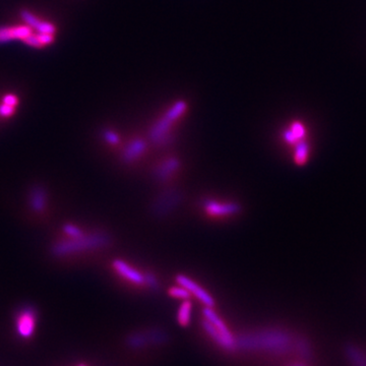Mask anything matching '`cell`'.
<instances>
[{"label": "cell", "instance_id": "6da1fadb", "mask_svg": "<svg viewBox=\"0 0 366 366\" xmlns=\"http://www.w3.org/2000/svg\"><path fill=\"white\" fill-rule=\"evenodd\" d=\"M291 345V336L279 329H264L245 333L236 339V348L246 350L285 351Z\"/></svg>", "mask_w": 366, "mask_h": 366}, {"label": "cell", "instance_id": "7a4b0ae2", "mask_svg": "<svg viewBox=\"0 0 366 366\" xmlns=\"http://www.w3.org/2000/svg\"><path fill=\"white\" fill-rule=\"evenodd\" d=\"M109 236L103 232H94L80 237L70 238L54 244L51 248L55 256H64L84 250H92L106 246L109 243Z\"/></svg>", "mask_w": 366, "mask_h": 366}, {"label": "cell", "instance_id": "3957f363", "mask_svg": "<svg viewBox=\"0 0 366 366\" xmlns=\"http://www.w3.org/2000/svg\"><path fill=\"white\" fill-rule=\"evenodd\" d=\"M182 193L179 189H166L156 198L153 204V213L158 217H165L181 202Z\"/></svg>", "mask_w": 366, "mask_h": 366}, {"label": "cell", "instance_id": "277c9868", "mask_svg": "<svg viewBox=\"0 0 366 366\" xmlns=\"http://www.w3.org/2000/svg\"><path fill=\"white\" fill-rule=\"evenodd\" d=\"M203 209L212 217H229L241 211V207L237 203H223L211 199H207L203 202Z\"/></svg>", "mask_w": 366, "mask_h": 366}, {"label": "cell", "instance_id": "5b68a950", "mask_svg": "<svg viewBox=\"0 0 366 366\" xmlns=\"http://www.w3.org/2000/svg\"><path fill=\"white\" fill-rule=\"evenodd\" d=\"M175 280L178 285H181L185 289H187L188 292L193 296H196L203 304H205V306L208 307L215 306V299L213 298V296L207 290L201 287L198 283L193 281V280H191L189 277L184 275H177Z\"/></svg>", "mask_w": 366, "mask_h": 366}, {"label": "cell", "instance_id": "8992f818", "mask_svg": "<svg viewBox=\"0 0 366 366\" xmlns=\"http://www.w3.org/2000/svg\"><path fill=\"white\" fill-rule=\"evenodd\" d=\"M173 124V121L167 118L165 115L164 117L160 118L150 128L148 133V137L150 142L157 146H166L170 143V129Z\"/></svg>", "mask_w": 366, "mask_h": 366}, {"label": "cell", "instance_id": "52a82bcc", "mask_svg": "<svg viewBox=\"0 0 366 366\" xmlns=\"http://www.w3.org/2000/svg\"><path fill=\"white\" fill-rule=\"evenodd\" d=\"M36 327L35 310L26 307L21 309L16 317V331L24 338H29L33 335Z\"/></svg>", "mask_w": 366, "mask_h": 366}, {"label": "cell", "instance_id": "ba28073f", "mask_svg": "<svg viewBox=\"0 0 366 366\" xmlns=\"http://www.w3.org/2000/svg\"><path fill=\"white\" fill-rule=\"evenodd\" d=\"M113 269L115 272L121 276L123 279L127 280L128 282H132L136 285H144L145 284V275L141 272L137 271L133 267L129 266L122 260H115L112 263Z\"/></svg>", "mask_w": 366, "mask_h": 366}, {"label": "cell", "instance_id": "9c48e42d", "mask_svg": "<svg viewBox=\"0 0 366 366\" xmlns=\"http://www.w3.org/2000/svg\"><path fill=\"white\" fill-rule=\"evenodd\" d=\"M180 167V160L175 157H168L162 162H160L154 169V176L159 181H166L168 180L172 175Z\"/></svg>", "mask_w": 366, "mask_h": 366}, {"label": "cell", "instance_id": "30bf717a", "mask_svg": "<svg viewBox=\"0 0 366 366\" xmlns=\"http://www.w3.org/2000/svg\"><path fill=\"white\" fill-rule=\"evenodd\" d=\"M203 314L207 320H209L211 324L216 328L223 337L236 348V338L232 335L230 330L227 328L225 322L222 320V318L217 314V312L213 309V307L206 306L203 310Z\"/></svg>", "mask_w": 366, "mask_h": 366}, {"label": "cell", "instance_id": "8fae6325", "mask_svg": "<svg viewBox=\"0 0 366 366\" xmlns=\"http://www.w3.org/2000/svg\"><path fill=\"white\" fill-rule=\"evenodd\" d=\"M146 149V143L145 140L139 138L133 140L123 149L121 159L124 163L129 164L139 159Z\"/></svg>", "mask_w": 366, "mask_h": 366}, {"label": "cell", "instance_id": "7c38bea8", "mask_svg": "<svg viewBox=\"0 0 366 366\" xmlns=\"http://www.w3.org/2000/svg\"><path fill=\"white\" fill-rule=\"evenodd\" d=\"M164 333L161 331H149L146 333H138L129 336L128 344L134 348L145 347L148 342H162L164 340Z\"/></svg>", "mask_w": 366, "mask_h": 366}, {"label": "cell", "instance_id": "4fadbf2b", "mask_svg": "<svg viewBox=\"0 0 366 366\" xmlns=\"http://www.w3.org/2000/svg\"><path fill=\"white\" fill-rule=\"evenodd\" d=\"M32 35V30L27 26H20L15 28H0V44L11 40H25L27 37Z\"/></svg>", "mask_w": 366, "mask_h": 366}, {"label": "cell", "instance_id": "5bb4252c", "mask_svg": "<svg viewBox=\"0 0 366 366\" xmlns=\"http://www.w3.org/2000/svg\"><path fill=\"white\" fill-rule=\"evenodd\" d=\"M29 204L31 209L40 213L46 208L47 205V193L42 186H35L32 188L29 197Z\"/></svg>", "mask_w": 366, "mask_h": 366}, {"label": "cell", "instance_id": "9a60e30c", "mask_svg": "<svg viewBox=\"0 0 366 366\" xmlns=\"http://www.w3.org/2000/svg\"><path fill=\"white\" fill-rule=\"evenodd\" d=\"M202 326L204 328V330L206 331V333L211 337V339L219 345L221 348L225 349V350H234L235 347L230 344L224 337L223 335L215 328L209 320H207L206 318L202 321Z\"/></svg>", "mask_w": 366, "mask_h": 366}, {"label": "cell", "instance_id": "2e32d148", "mask_svg": "<svg viewBox=\"0 0 366 366\" xmlns=\"http://www.w3.org/2000/svg\"><path fill=\"white\" fill-rule=\"evenodd\" d=\"M192 303L189 300H183L177 311V321L181 327H187L191 320Z\"/></svg>", "mask_w": 366, "mask_h": 366}, {"label": "cell", "instance_id": "e0dca14e", "mask_svg": "<svg viewBox=\"0 0 366 366\" xmlns=\"http://www.w3.org/2000/svg\"><path fill=\"white\" fill-rule=\"evenodd\" d=\"M309 156V146L307 143L300 141L295 145L294 149V162L297 165H304Z\"/></svg>", "mask_w": 366, "mask_h": 366}, {"label": "cell", "instance_id": "ac0fdd59", "mask_svg": "<svg viewBox=\"0 0 366 366\" xmlns=\"http://www.w3.org/2000/svg\"><path fill=\"white\" fill-rule=\"evenodd\" d=\"M186 108H187V105L184 101H178L165 113V116L174 122L185 112Z\"/></svg>", "mask_w": 366, "mask_h": 366}, {"label": "cell", "instance_id": "d6986e66", "mask_svg": "<svg viewBox=\"0 0 366 366\" xmlns=\"http://www.w3.org/2000/svg\"><path fill=\"white\" fill-rule=\"evenodd\" d=\"M168 294L170 296H172V297L177 298V299H181V300H186V299H188L190 297V293L188 292V290L185 289L181 285L169 288Z\"/></svg>", "mask_w": 366, "mask_h": 366}, {"label": "cell", "instance_id": "ffe728a7", "mask_svg": "<svg viewBox=\"0 0 366 366\" xmlns=\"http://www.w3.org/2000/svg\"><path fill=\"white\" fill-rule=\"evenodd\" d=\"M63 231L68 236H70L71 238H76V237H80V236L84 235L83 231L79 227L73 224H66L63 226Z\"/></svg>", "mask_w": 366, "mask_h": 366}, {"label": "cell", "instance_id": "44dd1931", "mask_svg": "<svg viewBox=\"0 0 366 366\" xmlns=\"http://www.w3.org/2000/svg\"><path fill=\"white\" fill-rule=\"evenodd\" d=\"M290 131L299 142L302 141V139L305 136V128L302 125V123L300 122H294L290 127Z\"/></svg>", "mask_w": 366, "mask_h": 366}, {"label": "cell", "instance_id": "7402d4cb", "mask_svg": "<svg viewBox=\"0 0 366 366\" xmlns=\"http://www.w3.org/2000/svg\"><path fill=\"white\" fill-rule=\"evenodd\" d=\"M21 16H23V18L25 19V21H26V23H27L30 27H32V28H34V29H36V30H37V28L40 26L41 21H42V20L38 19L36 16H34V15H33L30 11H28V10L21 11Z\"/></svg>", "mask_w": 366, "mask_h": 366}, {"label": "cell", "instance_id": "603a6c76", "mask_svg": "<svg viewBox=\"0 0 366 366\" xmlns=\"http://www.w3.org/2000/svg\"><path fill=\"white\" fill-rule=\"evenodd\" d=\"M103 139L110 145H118L120 142L119 136L115 132L110 131V129H106L103 132Z\"/></svg>", "mask_w": 366, "mask_h": 366}, {"label": "cell", "instance_id": "cb8c5ba5", "mask_svg": "<svg viewBox=\"0 0 366 366\" xmlns=\"http://www.w3.org/2000/svg\"><path fill=\"white\" fill-rule=\"evenodd\" d=\"M145 284H146L147 287H149L150 289H158L159 287V282L157 277L153 274L147 272L146 274H145Z\"/></svg>", "mask_w": 366, "mask_h": 366}, {"label": "cell", "instance_id": "d4e9b609", "mask_svg": "<svg viewBox=\"0 0 366 366\" xmlns=\"http://www.w3.org/2000/svg\"><path fill=\"white\" fill-rule=\"evenodd\" d=\"M37 31L40 34H51V35H53L55 33L56 29L52 24L47 23V21H41L40 26L37 28Z\"/></svg>", "mask_w": 366, "mask_h": 366}, {"label": "cell", "instance_id": "484cf974", "mask_svg": "<svg viewBox=\"0 0 366 366\" xmlns=\"http://www.w3.org/2000/svg\"><path fill=\"white\" fill-rule=\"evenodd\" d=\"M26 44L30 45L31 47H34V48H41L44 45L42 44V42L40 41L38 35H30L29 37H27L25 40H23Z\"/></svg>", "mask_w": 366, "mask_h": 366}, {"label": "cell", "instance_id": "4316f807", "mask_svg": "<svg viewBox=\"0 0 366 366\" xmlns=\"http://www.w3.org/2000/svg\"><path fill=\"white\" fill-rule=\"evenodd\" d=\"M14 110H15V107L13 106H9L4 103L2 105H0V115L3 117H8L12 115L14 113Z\"/></svg>", "mask_w": 366, "mask_h": 366}, {"label": "cell", "instance_id": "83f0119b", "mask_svg": "<svg viewBox=\"0 0 366 366\" xmlns=\"http://www.w3.org/2000/svg\"><path fill=\"white\" fill-rule=\"evenodd\" d=\"M40 41L42 42L43 45H46V44H50V43L53 42V35L51 34H40L38 35Z\"/></svg>", "mask_w": 366, "mask_h": 366}, {"label": "cell", "instance_id": "f1b7e54d", "mask_svg": "<svg viewBox=\"0 0 366 366\" xmlns=\"http://www.w3.org/2000/svg\"><path fill=\"white\" fill-rule=\"evenodd\" d=\"M3 103L6 104V105L15 107V105L17 104V98L15 96H13V95H6L3 98Z\"/></svg>", "mask_w": 366, "mask_h": 366}, {"label": "cell", "instance_id": "f546056e", "mask_svg": "<svg viewBox=\"0 0 366 366\" xmlns=\"http://www.w3.org/2000/svg\"><path fill=\"white\" fill-rule=\"evenodd\" d=\"M79 366H84V365H79Z\"/></svg>", "mask_w": 366, "mask_h": 366}]
</instances>
